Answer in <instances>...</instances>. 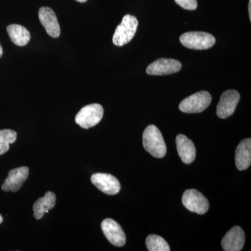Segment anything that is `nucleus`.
I'll list each match as a JSON object with an SVG mask.
<instances>
[{
	"instance_id": "nucleus-1",
	"label": "nucleus",
	"mask_w": 251,
	"mask_h": 251,
	"mask_svg": "<svg viewBox=\"0 0 251 251\" xmlns=\"http://www.w3.org/2000/svg\"><path fill=\"white\" fill-rule=\"evenodd\" d=\"M144 148L155 158H161L166 156V143L159 129L154 125L145 128L143 135Z\"/></svg>"
},
{
	"instance_id": "nucleus-2",
	"label": "nucleus",
	"mask_w": 251,
	"mask_h": 251,
	"mask_svg": "<svg viewBox=\"0 0 251 251\" xmlns=\"http://www.w3.org/2000/svg\"><path fill=\"white\" fill-rule=\"evenodd\" d=\"M138 26V21L135 16L126 15L114 33L112 38L113 44L120 47L128 44L134 37Z\"/></svg>"
},
{
	"instance_id": "nucleus-3",
	"label": "nucleus",
	"mask_w": 251,
	"mask_h": 251,
	"mask_svg": "<svg viewBox=\"0 0 251 251\" xmlns=\"http://www.w3.org/2000/svg\"><path fill=\"white\" fill-rule=\"evenodd\" d=\"M180 42L189 49L207 50L211 49L216 43L212 34L204 31H189L180 36Z\"/></svg>"
},
{
	"instance_id": "nucleus-4",
	"label": "nucleus",
	"mask_w": 251,
	"mask_h": 251,
	"mask_svg": "<svg viewBox=\"0 0 251 251\" xmlns=\"http://www.w3.org/2000/svg\"><path fill=\"white\" fill-rule=\"evenodd\" d=\"M103 112V108L100 104L93 103L86 105L77 112L75 122L82 128L88 129L95 126L101 121Z\"/></svg>"
},
{
	"instance_id": "nucleus-5",
	"label": "nucleus",
	"mask_w": 251,
	"mask_h": 251,
	"mask_svg": "<svg viewBox=\"0 0 251 251\" xmlns=\"http://www.w3.org/2000/svg\"><path fill=\"white\" fill-rule=\"evenodd\" d=\"M211 102V96L206 91H201L184 99L180 103L179 110L184 113H200L205 110Z\"/></svg>"
},
{
	"instance_id": "nucleus-6",
	"label": "nucleus",
	"mask_w": 251,
	"mask_h": 251,
	"mask_svg": "<svg viewBox=\"0 0 251 251\" xmlns=\"http://www.w3.org/2000/svg\"><path fill=\"white\" fill-rule=\"evenodd\" d=\"M182 203L188 210L201 215L205 214L209 208L208 200L196 189L186 190L183 194Z\"/></svg>"
},
{
	"instance_id": "nucleus-7",
	"label": "nucleus",
	"mask_w": 251,
	"mask_h": 251,
	"mask_svg": "<svg viewBox=\"0 0 251 251\" xmlns=\"http://www.w3.org/2000/svg\"><path fill=\"white\" fill-rule=\"evenodd\" d=\"M240 100V94L237 91H226L221 95L216 108V115L221 119H226L233 115Z\"/></svg>"
},
{
	"instance_id": "nucleus-8",
	"label": "nucleus",
	"mask_w": 251,
	"mask_h": 251,
	"mask_svg": "<svg viewBox=\"0 0 251 251\" xmlns=\"http://www.w3.org/2000/svg\"><path fill=\"white\" fill-rule=\"evenodd\" d=\"M182 65L179 61L174 59L161 58L150 64L146 72L150 75H171L179 72Z\"/></svg>"
},
{
	"instance_id": "nucleus-9",
	"label": "nucleus",
	"mask_w": 251,
	"mask_h": 251,
	"mask_svg": "<svg viewBox=\"0 0 251 251\" xmlns=\"http://www.w3.org/2000/svg\"><path fill=\"white\" fill-rule=\"evenodd\" d=\"M91 181L105 194L116 195L121 190L120 181L115 176L107 173H96L91 176Z\"/></svg>"
},
{
	"instance_id": "nucleus-10",
	"label": "nucleus",
	"mask_w": 251,
	"mask_h": 251,
	"mask_svg": "<svg viewBox=\"0 0 251 251\" xmlns=\"http://www.w3.org/2000/svg\"><path fill=\"white\" fill-rule=\"evenodd\" d=\"M101 229L104 235L112 245L122 247L126 244V235L121 226L111 219L103 220L101 223Z\"/></svg>"
},
{
	"instance_id": "nucleus-11",
	"label": "nucleus",
	"mask_w": 251,
	"mask_h": 251,
	"mask_svg": "<svg viewBox=\"0 0 251 251\" xmlns=\"http://www.w3.org/2000/svg\"><path fill=\"white\" fill-rule=\"evenodd\" d=\"M29 176V168L23 166L15 168L9 171L7 178L5 179L4 183L1 186V189L5 192L12 191L16 193L21 189L25 181Z\"/></svg>"
},
{
	"instance_id": "nucleus-12",
	"label": "nucleus",
	"mask_w": 251,
	"mask_h": 251,
	"mask_svg": "<svg viewBox=\"0 0 251 251\" xmlns=\"http://www.w3.org/2000/svg\"><path fill=\"white\" fill-rule=\"evenodd\" d=\"M245 244V234L239 226L229 229L221 241L225 251H240Z\"/></svg>"
},
{
	"instance_id": "nucleus-13",
	"label": "nucleus",
	"mask_w": 251,
	"mask_h": 251,
	"mask_svg": "<svg viewBox=\"0 0 251 251\" xmlns=\"http://www.w3.org/2000/svg\"><path fill=\"white\" fill-rule=\"evenodd\" d=\"M39 18L49 35L52 38L59 37L60 35V27L53 10L46 6L40 8Z\"/></svg>"
},
{
	"instance_id": "nucleus-14",
	"label": "nucleus",
	"mask_w": 251,
	"mask_h": 251,
	"mask_svg": "<svg viewBox=\"0 0 251 251\" xmlns=\"http://www.w3.org/2000/svg\"><path fill=\"white\" fill-rule=\"evenodd\" d=\"M176 149L181 161L185 164H191L196 159V149L192 140L186 135L179 134L176 138Z\"/></svg>"
},
{
	"instance_id": "nucleus-15",
	"label": "nucleus",
	"mask_w": 251,
	"mask_h": 251,
	"mask_svg": "<svg viewBox=\"0 0 251 251\" xmlns=\"http://www.w3.org/2000/svg\"><path fill=\"white\" fill-rule=\"evenodd\" d=\"M236 167L239 171H245L251 164V139H244L238 145L235 151Z\"/></svg>"
},
{
	"instance_id": "nucleus-16",
	"label": "nucleus",
	"mask_w": 251,
	"mask_h": 251,
	"mask_svg": "<svg viewBox=\"0 0 251 251\" xmlns=\"http://www.w3.org/2000/svg\"><path fill=\"white\" fill-rule=\"evenodd\" d=\"M55 194L50 191L46 192L44 197L37 200L33 205L34 218L37 220L42 219L44 214L49 213L55 206Z\"/></svg>"
},
{
	"instance_id": "nucleus-17",
	"label": "nucleus",
	"mask_w": 251,
	"mask_h": 251,
	"mask_svg": "<svg viewBox=\"0 0 251 251\" xmlns=\"http://www.w3.org/2000/svg\"><path fill=\"white\" fill-rule=\"evenodd\" d=\"M7 31L11 41L18 46H26L30 40L29 31L20 25H11L8 26Z\"/></svg>"
},
{
	"instance_id": "nucleus-18",
	"label": "nucleus",
	"mask_w": 251,
	"mask_h": 251,
	"mask_svg": "<svg viewBox=\"0 0 251 251\" xmlns=\"http://www.w3.org/2000/svg\"><path fill=\"white\" fill-rule=\"evenodd\" d=\"M17 139V133L14 130L4 129L0 130V156L7 152L10 145Z\"/></svg>"
},
{
	"instance_id": "nucleus-19",
	"label": "nucleus",
	"mask_w": 251,
	"mask_h": 251,
	"mask_svg": "<svg viewBox=\"0 0 251 251\" xmlns=\"http://www.w3.org/2000/svg\"><path fill=\"white\" fill-rule=\"evenodd\" d=\"M146 245L150 251H170L171 248L165 239L156 234L149 235L146 239Z\"/></svg>"
},
{
	"instance_id": "nucleus-20",
	"label": "nucleus",
	"mask_w": 251,
	"mask_h": 251,
	"mask_svg": "<svg viewBox=\"0 0 251 251\" xmlns=\"http://www.w3.org/2000/svg\"><path fill=\"white\" fill-rule=\"evenodd\" d=\"M183 9L193 11L198 7L197 0H175Z\"/></svg>"
},
{
	"instance_id": "nucleus-21",
	"label": "nucleus",
	"mask_w": 251,
	"mask_h": 251,
	"mask_svg": "<svg viewBox=\"0 0 251 251\" xmlns=\"http://www.w3.org/2000/svg\"><path fill=\"white\" fill-rule=\"evenodd\" d=\"M249 18H250V21H251V0L249 1Z\"/></svg>"
},
{
	"instance_id": "nucleus-22",
	"label": "nucleus",
	"mask_w": 251,
	"mask_h": 251,
	"mask_svg": "<svg viewBox=\"0 0 251 251\" xmlns=\"http://www.w3.org/2000/svg\"><path fill=\"white\" fill-rule=\"evenodd\" d=\"M2 54H3L2 48H1V44H0V57H1V55H2Z\"/></svg>"
},
{
	"instance_id": "nucleus-23",
	"label": "nucleus",
	"mask_w": 251,
	"mask_h": 251,
	"mask_svg": "<svg viewBox=\"0 0 251 251\" xmlns=\"http://www.w3.org/2000/svg\"><path fill=\"white\" fill-rule=\"evenodd\" d=\"M75 1H78V2L80 3H84L86 2V1H87V0H75Z\"/></svg>"
},
{
	"instance_id": "nucleus-24",
	"label": "nucleus",
	"mask_w": 251,
	"mask_h": 251,
	"mask_svg": "<svg viewBox=\"0 0 251 251\" xmlns=\"http://www.w3.org/2000/svg\"><path fill=\"white\" fill-rule=\"evenodd\" d=\"M3 222V218L2 216H1V214H0V224H1V223Z\"/></svg>"
}]
</instances>
